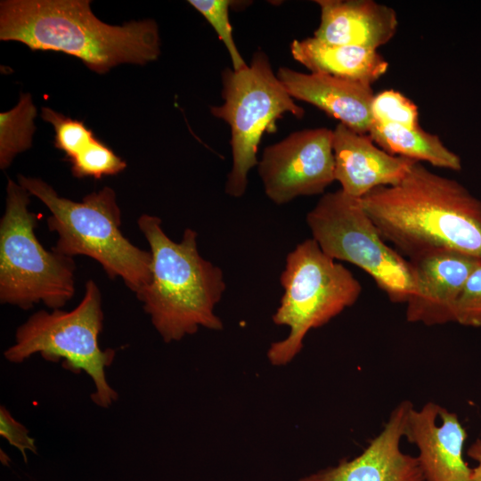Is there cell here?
Listing matches in <instances>:
<instances>
[{
    "instance_id": "obj_26",
    "label": "cell",
    "mask_w": 481,
    "mask_h": 481,
    "mask_svg": "<svg viewBox=\"0 0 481 481\" xmlns=\"http://www.w3.org/2000/svg\"><path fill=\"white\" fill-rule=\"evenodd\" d=\"M467 454L477 462L472 468L473 481H481V439L477 438L467 450Z\"/></svg>"
},
{
    "instance_id": "obj_15",
    "label": "cell",
    "mask_w": 481,
    "mask_h": 481,
    "mask_svg": "<svg viewBox=\"0 0 481 481\" xmlns=\"http://www.w3.org/2000/svg\"><path fill=\"white\" fill-rule=\"evenodd\" d=\"M276 76L292 98L314 105L356 133H369L375 95L371 86L285 67Z\"/></svg>"
},
{
    "instance_id": "obj_21",
    "label": "cell",
    "mask_w": 481,
    "mask_h": 481,
    "mask_svg": "<svg viewBox=\"0 0 481 481\" xmlns=\"http://www.w3.org/2000/svg\"><path fill=\"white\" fill-rule=\"evenodd\" d=\"M41 118L54 129V146L65 153L68 160L86 149L95 138L81 120L73 119L49 107L41 109Z\"/></svg>"
},
{
    "instance_id": "obj_5",
    "label": "cell",
    "mask_w": 481,
    "mask_h": 481,
    "mask_svg": "<svg viewBox=\"0 0 481 481\" xmlns=\"http://www.w3.org/2000/svg\"><path fill=\"white\" fill-rule=\"evenodd\" d=\"M281 284L283 295L273 321L287 326L289 331L268 349L267 357L276 366L291 362L301 351L309 330L352 306L363 291L351 271L327 256L313 238L298 244L287 255Z\"/></svg>"
},
{
    "instance_id": "obj_7",
    "label": "cell",
    "mask_w": 481,
    "mask_h": 481,
    "mask_svg": "<svg viewBox=\"0 0 481 481\" xmlns=\"http://www.w3.org/2000/svg\"><path fill=\"white\" fill-rule=\"evenodd\" d=\"M31 194L8 179L0 221V302L28 310L42 302L61 309L75 293L73 257L46 250L35 228L38 216L29 211Z\"/></svg>"
},
{
    "instance_id": "obj_24",
    "label": "cell",
    "mask_w": 481,
    "mask_h": 481,
    "mask_svg": "<svg viewBox=\"0 0 481 481\" xmlns=\"http://www.w3.org/2000/svg\"><path fill=\"white\" fill-rule=\"evenodd\" d=\"M454 322L481 327V262L472 271L457 301Z\"/></svg>"
},
{
    "instance_id": "obj_16",
    "label": "cell",
    "mask_w": 481,
    "mask_h": 481,
    "mask_svg": "<svg viewBox=\"0 0 481 481\" xmlns=\"http://www.w3.org/2000/svg\"><path fill=\"white\" fill-rule=\"evenodd\" d=\"M321 20L314 37L330 45L377 50L396 32L395 11L372 0H318Z\"/></svg>"
},
{
    "instance_id": "obj_9",
    "label": "cell",
    "mask_w": 481,
    "mask_h": 481,
    "mask_svg": "<svg viewBox=\"0 0 481 481\" xmlns=\"http://www.w3.org/2000/svg\"><path fill=\"white\" fill-rule=\"evenodd\" d=\"M306 219L327 256L363 270L391 302L406 303L412 292L411 264L387 244L360 199L341 189L325 193Z\"/></svg>"
},
{
    "instance_id": "obj_12",
    "label": "cell",
    "mask_w": 481,
    "mask_h": 481,
    "mask_svg": "<svg viewBox=\"0 0 481 481\" xmlns=\"http://www.w3.org/2000/svg\"><path fill=\"white\" fill-rule=\"evenodd\" d=\"M467 436L455 412L428 402L411 408L404 437L418 448L425 481H473L463 457Z\"/></svg>"
},
{
    "instance_id": "obj_11",
    "label": "cell",
    "mask_w": 481,
    "mask_h": 481,
    "mask_svg": "<svg viewBox=\"0 0 481 481\" xmlns=\"http://www.w3.org/2000/svg\"><path fill=\"white\" fill-rule=\"evenodd\" d=\"M408 260L412 292L405 303L407 322L427 326L454 322L461 290L481 260L450 249L423 253Z\"/></svg>"
},
{
    "instance_id": "obj_18",
    "label": "cell",
    "mask_w": 481,
    "mask_h": 481,
    "mask_svg": "<svg viewBox=\"0 0 481 481\" xmlns=\"http://www.w3.org/2000/svg\"><path fill=\"white\" fill-rule=\"evenodd\" d=\"M368 134L379 148L391 155L418 162L425 161L432 166L453 171L461 169L460 157L449 150L436 135L428 133L420 126L410 128L373 120Z\"/></svg>"
},
{
    "instance_id": "obj_19",
    "label": "cell",
    "mask_w": 481,
    "mask_h": 481,
    "mask_svg": "<svg viewBox=\"0 0 481 481\" xmlns=\"http://www.w3.org/2000/svg\"><path fill=\"white\" fill-rule=\"evenodd\" d=\"M37 107L30 94H20L18 103L0 113V167L8 168L13 159L31 148L36 131Z\"/></svg>"
},
{
    "instance_id": "obj_10",
    "label": "cell",
    "mask_w": 481,
    "mask_h": 481,
    "mask_svg": "<svg viewBox=\"0 0 481 481\" xmlns=\"http://www.w3.org/2000/svg\"><path fill=\"white\" fill-rule=\"evenodd\" d=\"M257 166L265 192L277 205L322 193L335 181L332 130L292 133L267 146Z\"/></svg>"
},
{
    "instance_id": "obj_13",
    "label": "cell",
    "mask_w": 481,
    "mask_h": 481,
    "mask_svg": "<svg viewBox=\"0 0 481 481\" xmlns=\"http://www.w3.org/2000/svg\"><path fill=\"white\" fill-rule=\"evenodd\" d=\"M412 406L409 401L400 403L381 432L355 458L341 461L299 481H425L417 457L403 452L400 447Z\"/></svg>"
},
{
    "instance_id": "obj_1",
    "label": "cell",
    "mask_w": 481,
    "mask_h": 481,
    "mask_svg": "<svg viewBox=\"0 0 481 481\" xmlns=\"http://www.w3.org/2000/svg\"><path fill=\"white\" fill-rule=\"evenodd\" d=\"M360 200L385 241L408 259L450 249L481 260V200L458 181L416 161L399 183Z\"/></svg>"
},
{
    "instance_id": "obj_14",
    "label": "cell",
    "mask_w": 481,
    "mask_h": 481,
    "mask_svg": "<svg viewBox=\"0 0 481 481\" xmlns=\"http://www.w3.org/2000/svg\"><path fill=\"white\" fill-rule=\"evenodd\" d=\"M335 181L346 194L361 199L371 191L399 183L415 160L387 153L367 135L339 123L332 130Z\"/></svg>"
},
{
    "instance_id": "obj_20",
    "label": "cell",
    "mask_w": 481,
    "mask_h": 481,
    "mask_svg": "<svg viewBox=\"0 0 481 481\" xmlns=\"http://www.w3.org/2000/svg\"><path fill=\"white\" fill-rule=\"evenodd\" d=\"M75 177H94L117 175L126 167V162L98 138L69 160Z\"/></svg>"
},
{
    "instance_id": "obj_6",
    "label": "cell",
    "mask_w": 481,
    "mask_h": 481,
    "mask_svg": "<svg viewBox=\"0 0 481 481\" xmlns=\"http://www.w3.org/2000/svg\"><path fill=\"white\" fill-rule=\"evenodd\" d=\"M103 325L102 295L98 285L89 280L80 303L70 311L40 310L20 325L14 343L4 352V358L21 363L40 354L48 362L59 363L74 373L85 371L93 380L91 399L94 404L108 408L118 398L106 379V368L114 358V349H102L99 335Z\"/></svg>"
},
{
    "instance_id": "obj_25",
    "label": "cell",
    "mask_w": 481,
    "mask_h": 481,
    "mask_svg": "<svg viewBox=\"0 0 481 481\" xmlns=\"http://www.w3.org/2000/svg\"><path fill=\"white\" fill-rule=\"evenodd\" d=\"M0 436L20 452L25 462L27 452L37 453L35 440L29 436L27 428L16 420L4 405L0 407Z\"/></svg>"
},
{
    "instance_id": "obj_4",
    "label": "cell",
    "mask_w": 481,
    "mask_h": 481,
    "mask_svg": "<svg viewBox=\"0 0 481 481\" xmlns=\"http://www.w3.org/2000/svg\"><path fill=\"white\" fill-rule=\"evenodd\" d=\"M17 180L50 210L47 226L58 235L52 250L73 258L94 259L110 278H121L135 295L150 283L151 254L123 235L121 210L112 188L103 187L81 201H73L40 178L18 175Z\"/></svg>"
},
{
    "instance_id": "obj_22",
    "label": "cell",
    "mask_w": 481,
    "mask_h": 481,
    "mask_svg": "<svg viewBox=\"0 0 481 481\" xmlns=\"http://www.w3.org/2000/svg\"><path fill=\"white\" fill-rule=\"evenodd\" d=\"M371 112L373 120L397 124L410 128L420 127L417 106L395 90H386L374 95Z\"/></svg>"
},
{
    "instance_id": "obj_2",
    "label": "cell",
    "mask_w": 481,
    "mask_h": 481,
    "mask_svg": "<svg viewBox=\"0 0 481 481\" xmlns=\"http://www.w3.org/2000/svg\"><path fill=\"white\" fill-rule=\"evenodd\" d=\"M0 40L77 57L100 75L120 64H147L160 54L153 20L110 25L94 14L89 0H2Z\"/></svg>"
},
{
    "instance_id": "obj_17",
    "label": "cell",
    "mask_w": 481,
    "mask_h": 481,
    "mask_svg": "<svg viewBox=\"0 0 481 481\" xmlns=\"http://www.w3.org/2000/svg\"><path fill=\"white\" fill-rule=\"evenodd\" d=\"M293 58L311 73L371 86L387 70L388 63L377 50L354 45H337L309 37L294 40Z\"/></svg>"
},
{
    "instance_id": "obj_8",
    "label": "cell",
    "mask_w": 481,
    "mask_h": 481,
    "mask_svg": "<svg viewBox=\"0 0 481 481\" xmlns=\"http://www.w3.org/2000/svg\"><path fill=\"white\" fill-rule=\"evenodd\" d=\"M222 77L224 102L211 107L210 112L231 127L232 165L225 192L240 198L246 192L250 169L258 164L257 153L263 134L274 132L276 120L283 114L302 118L305 111L273 74L268 57L261 51L247 68H227Z\"/></svg>"
},
{
    "instance_id": "obj_23",
    "label": "cell",
    "mask_w": 481,
    "mask_h": 481,
    "mask_svg": "<svg viewBox=\"0 0 481 481\" xmlns=\"http://www.w3.org/2000/svg\"><path fill=\"white\" fill-rule=\"evenodd\" d=\"M193 6L214 28L230 54L232 69L240 70L248 67L238 51L229 21V0H190Z\"/></svg>"
},
{
    "instance_id": "obj_3",
    "label": "cell",
    "mask_w": 481,
    "mask_h": 481,
    "mask_svg": "<svg viewBox=\"0 0 481 481\" xmlns=\"http://www.w3.org/2000/svg\"><path fill=\"white\" fill-rule=\"evenodd\" d=\"M137 224L152 261L151 281L136 297L163 340L179 341L200 327L221 330L215 307L226 285L222 270L200 256L198 233L187 228L175 242L165 233L159 217L143 214Z\"/></svg>"
}]
</instances>
